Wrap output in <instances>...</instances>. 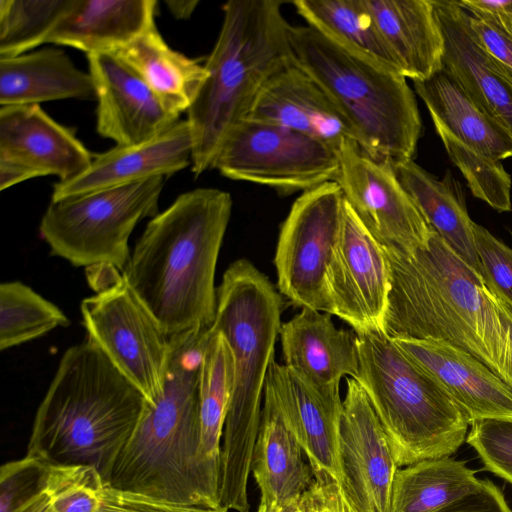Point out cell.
<instances>
[{
    "label": "cell",
    "mask_w": 512,
    "mask_h": 512,
    "mask_svg": "<svg viewBox=\"0 0 512 512\" xmlns=\"http://www.w3.org/2000/svg\"><path fill=\"white\" fill-rule=\"evenodd\" d=\"M390 291L384 332L392 339L448 343L512 387V308L431 227L426 246L386 250Z\"/></svg>",
    "instance_id": "1"
},
{
    "label": "cell",
    "mask_w": 512,
    "mask_h": 512,
    "mask_svg": "<svg viewBox=\"0 0 512 512\" xmlns=\"http://www.w3.org/2000/svg\"><path fill=\"white\" fill-rule=\"evenodd\" d=\"M231 195L197 188L146 225L122 272L170 338L209 330L217 309L215 271Z\"/></svg>",
    "instance_id": "2"
},
{
    "label": "cell",
    "mask_w": 512,
    "mask_h": 512,
    "mask_svg": "<svg viewBox=\"0 0 512 512\" xmlns=\"http://www.w3.org/2000/svg\"><path fill=\"white\" fill-rule=\"evenodd\" d=\"M146 406L140 390L86 339L63 353L27 454L49 466L92 467L106 485Z\"/></svg>",
    "instance_id": "3"
},
{
    "label": "cell",
    "mask_w": 512,
    "mask_h": 512,
    "mask_svg": "<svg viewBox=\"0 0 512 512\" xmlns=\"http://www.w3.org/2000/svg\"><path fill=\"white\" fill-rule=\"evenodd\" d=\"M282 299L271 281L247 259L232 262L217 287L213 330L233 358V389L221 447L220 506L250 512L248 479L258 436L263 395L280 333Z\"/></svg>",
    "instance_id": "4"
},
{
    "label": "cell",
    "mask_w": 512,
    "mask_h": 512,
    "mask_svg": "<svg viewBox=\"0 0 512 512\" xmlns=\"http://www.w3.org/2000/svg\"><path fill=\"white\" fill-rule=\"evenodd\" d=\"M209 330L171 338L163 392L153 404L147 402L105 486L169 502L220 506L199 464L198 385Z\"/></svg>",
    "instance_id": "5"
},
{
    "label": "cell",
    "mask_w": 512,
    "mask_h": 512,
    "mask_svg": "<svg viewBox=\"0 0 512 512\" xmlns=\"http://www.w3.org/2000/svg\"><path fill=\"white\" fill-rule=\"evenodd\" d=\"M279 0H230L204 66L207 78L187 111L195 177L212 169L219 150L244 120L266 82L292 63Z\"/></svg>",
    "instance_id": "6"
},
{
    "label": "cell",
    "mask_w": 512,
    "mask_h": 512,
    "mask_svg": "<svg viewBox=\"0 0 512 512\" xmlns=\"http://www.w3.org/2000/svg\"><path fill=\"white\" fill-rule=\"evenodd\" d=\"M289 43L292 63L340 107L367 154L378 160L414 158L423 125L404 76L345 51L308 25H291Z\"/></svg>",
    "instance_id": "7"
},
{
    "label": "cell",
    "mask_w": 512,
    "mask_h": 512,
    "mask_svg": "<svg viewBox=\"0 0 512 512\" xmlns=\"http://www.w3.org/2000/svg\"><path fill=\"white\" fill-rule=\"evenodd\" d=\"M359 374L398 467L449 457L469 422L450 396L383 331L356 332Z\"/></svg>",
    "instance_id": "8"
},
{
    "label": "cell",
    "mask_w": 512,
    "mask_h": 512,
    "mask_svg": "<svg viewBox=\"0 0 512 512\" xmlns=\"http://www.w3.org/2000/svg\"><path fill=\"white\" fill-rule=\"evenodd\" d=\"M164 177L50 202L39 232L50 254L75 267L110 265L121 272L136 225L158 214Z\"/></svg>",
    "instance_id": "9"
},
{
    "label": "cell",
    "mask_w": 512,
    "mask_h": 512,
    "mask_svg": "<svg viewBox=\"0 0 512 512\" xmlns=\"http://www.w3.org/2000/svg\"><path fill=\"white\" fill-rule=\"evenodd\" d=\"M80 305L87 339L153 404L162 394L172 339L121 271Z\"/></svg>",
    "instance_id": "10"
},
{
    "label": "cell",
    "mask_w": 512,
    "mask_h": 512,
    "mask_svg": "<svg viewBox=\"0 0 512 512\" xmlns=\"http://www.w3.org/2000/svg\"><path fill=\"white\" fill-rule=\"evenodd\" d=\"M338 148L296 130L245 118L223 142L212 169L283 194L335 181Z\"/></svg>",
    "instance_id": "11"
},
{
    "label": "cell",
    "mask_w": 512,
    "mask_h": 512,
    "mask_svg": "<svg viewBox=\"0 0 512 512\" xmlns=\"http://www.w3.org/2000/svg\"><path fill=\"white\" fill-rule=\"evenodd\" d=\"M344 196L337 182L319 185L294 201L274 258L277 287L292 304L332 315L327 276L342 227Z\"/></svg>",
    "instance_id": "12"
},
{
    "label": "cell",
    "mask_w": 512,
    "mask_h": 512,
    "mask_svg": "<svg viewBox=\"0 0 512 512\" xmlns=\"http://www.w3.org/2000/svg\"><path fill=\"white\" fill-rule=\"evenodd\" d=\"M335 182L359 220L386 250L409 254L426 246L431 227L399 182L390 159H374L357 142L338 149Z\"/></svg>",
    "instance_id": "13"
},
{
    "label": "cell",
    "mask_w": 512,
    "mask_h": 512,
    "mask_svg": "<svg viewBox=\"0 0 512 512\" xmlns=\"http://www.w3.org/2000/svg\"><path fill=\"white\" fill-rule=\"evenodd\" d=\"M332 314L355 332L383 331L390 291L385 249L344 199L342 227L327 276Z\"/></svg>",
    "instance_id": "14"
},
{
    "label": "cell",
    "mask_w": 512,
    "mask_h": 512,
    "mask_svg": "<svg viewBox=\"0 0 512 512\" xmlns=\"http://www.w3.org/2000/svg\"><path fill=\"white\" fill-rule=\"evenodd\" d=\"M94 155L40 105L0 107V190L31 178L70 180Z\"/></svg>",
    "instance_id": "15"
},
{
    "label": "cell",
    "mask_w": 512,
    "mask_h": 512,
    "mask_svg": "<svg viewBox=\"0 0 512 512\" xmlns=\"http://www.w3.org/2000/svg\"><path fill=\"white\" fill-rule=\"evenodd\" d=\"M346 388L340 421L341 485L358 512H391L399 467L363 387L349 378Z\"/></svg>",
    "instance_id": "16"
},
{
    "label": "cell",
    "mask_w": 512,
    "mask_h": 512,
    "mask_svg": "<svg viewBox=\"0 0 512 512\" xmlns=\"http://www.w3.org/2000/svg\"><path fill=\"white\" fill-rule=\"evenodd\" d=\"M96 109V130L116 145L157 137L179 121L145 81L112 53L87 55Z\"/></svg>",
    "instance_id": "17"
},
{
    "label": "cell",
    "mask_w": 512,
    "mask_h": 512,
    "mask_svg": "<svg viewBox=\"0 0 512 512\" xmlns=\"http://www.w3.org/2000/svg\"><path fill=\"white\" fill-rule=\"evenodd\" d=\"M192 136L187 120L148 141L115 147L94 155L76 177L53 186L52 201L165 177L191 165Z\"/></svg>",
    "instance_id": "18"
},
{
    "label": "cell",
    "mask_w": 512,
    "mask_h": 512,
    "mask_svg": "<svg viewBox=\"0 0 512 512\" xmlns=\"http://www.w3.org/2000/svg\"><path fill=\"white\" fill-rule=\"evenodd\" d=\"M266 382L313 471H326L340 484V421L343 400L339 388L320 389L272 360Z\"/></svg>",
    "instance_id": "19"
},
{
    "label": "cell",
    "mask_w": 512,
    "mask_h": 512,
    "mask_svg": "<svg viewBox=\"0 0 512 512\" xmlns=\"http://www.w3.org/2000/svg\"><path fill=\"white\" fill-rule=\"evenodd\" d=\"M393 340L450 396L470 425L512 419V387L468 352L438 341Z\"/></svg>",
    "instance_id": "20"
},
{
    "label": "cell",
    "mask_w": 512,
    "mask_h": 512,
    "mask_svg": "<svg viewBox=\"0 0 512 512\" xmlns=\"http://www.w3.org/2000/svg\"><path fill=\"white\" fill-rule=\"evenodd\" d=\"M246 118L296 130L338 149L346 139L358 143V134L340 107L293 63L266 82Z\"/></svg>",
    "instance_id": "21"
},
{
    "label": "cell",
    "mask_w": 512,
    "mask_h": 512,
    "mask_svg": "<svg viewBox=\"0 0 512 512\" xmlns=\"http://www.w3.org/2000/svg\"><path fill=\"white\" fill-rule=\"evenodd\" d=\"M444 36V68L512 138V83L496 66L456 0H432Z\"/></svg>",
    "instance_id": "22"
},
{
    "label": "cell",
    "mask_w": 512,
    "mask_h": 512,
    "mask_svg": "<svg viewBox=\"0 0 512 512\" xmlns=\"http://www.w3.org/2000/svg\"><path fill=\"white\" fill-rule=\"evenodd\" d=\"M279 335L284 365L308 384L332 389L344 376L358 377V335L337 328L331 314L302 308L281 325Z\"/></svg>",
    "instance_id": "23"
},
{
    "label": "cell",
    "mask_w": 512,
    "mask_h": 512,
    "mask_svg": "<svg viewBox=\"0 0 512 512\" xmlns=\"http://www.w3.org/2000/svg\"><path fill=\"white\" fill-rule=\"evenodd\" d=\"M251 472L261 502L283 509L299 500L314 480L304 450L290 430L266 382Z\"/></svg>",
    "instance_id": "24"
},
{
    "label": "cell",
    "mask_w": 512,
    "mask_h": 512,
    "mask_svg": "<svg viewBox=\"0 0 512 512\" xmlns=\"http://www.w3.org/2000/svg\"><path fill=\"white\" fill-rule=\"evenodd\" d=\"M155 0H72L47 43L113 53L155 25Z\"/></svg>",
    "instance_id": "25"
},
{
    "label": "cell",
    "mask_w": 512,
    "mask_h": 512,
    "mask_svg": "<svg viewBox=\"0 0 512 512\" xmlns=\"http://www.w3.org/2000/svg\"><path fill=\"white\" fill-rule=\"evenodd\" d=\"M402 75L422 81L444 68V36L432 0H367Z\"/></svg>",
    "instance_id": "26"
},
{
    "label": "cell",
    "mask_w": 512,
    "mask_h": 512,
    "mask_svg": "<svg viewBox=\"0 0 512 512\" xmlns=\"http://www.w3.org/2000/svg\"><path fill=\"white\" fill-rule=\"evenodd\" d=\"M60 99H95L89 72L59 48L0 58V106L39 105Z\"/></svg>",
    "instance_id": "27"
},
{
    "label": "cell",
    "mask_w": 512,
    "mask_h": 512,
    "mask_svg": "<svg viewBox=\"0 0 512 512\" xmlns=\"http://www.w3.org/2000/svg\"><path fill=\"white\" fill-rule=\"evenodd\" d=\"M391 161L399 182L428 225L457 256L481 274L472 228L474 221L468 215L461 186L452 173L446 171L439 179L413 159Z\"/></svg>",
    "instance_id": "28"
},
{
    "label": "cell",
    "mask_w": 512,
    "mask_h": 512,
    "mask_svg": "<svg viewBox=\"0 0 512 512\" xmlns=\"http://www.w3.org/2000/svg\"><path fill=\"white\" fill-rule=\"evenodd\" d=\"M413 86L435 128L491 159L512 157V138L480 109L448 70L443 68L426 80L413 81Z\"/></svg>",
    "instance_id": "29"
},
{
    "label": "cell",
    "mask_w": 512,
    "mask_h": 512,
    "mask_svg": "<svg viewBox=\"0 0 512 512\" xmlns=\"http://www.w3.org/2000/svg\"><path fill=\"white\" fill-rule=\"evenodd\" d=\"M233 378L230 347L225 337L211 328L203 348L199 372V464L210 491L218 500L220 441L232 395Z\"/></svg>",
    "instance_id": "30"
},
{
    "label": "cell",
    "mask_w": 512,
    "mask_h": 512,
    "mask_svg": "<svg viewBox=\"0 0 512 512\" xmlns=\"http://www.w3.org/2000/svg\"><path fill=\"white\" fill-rule=\"evenodd\" d=\"M112 54L178 114L188 111L208 75L204 64L172 49L155 25Z\"/></svg>",
    "instance_id": "31"
},
{
    "label": "cell",
    "mask_w": 512,
    "mask_h": 512,
    "mask_svg": "<svg viewBox=\"0 0 512 512\" xmlns=\"http://www.w3.org/2000/svg\"><path fill=\"white\" fill-rule=\"evenodd\" d=\"M292 4L308 26L338 47L381 69L402 75L367 0H296Z\"/></svg>",
    "instance_id": "32"
},
{
    "label": "cell",
    "mask_w": 512,
    "mask_h": 512,
    "mask_svg": "<svg viewBox=\"0 0 512 512\" xmlns=\"http://www.w3.org/2000/svg\"><path fill=\"white\" fill-rule=\"evenodd\" d=\"M483 480L450 457L425 459L398 469L391 512H436L478 490Z\"/></svg>",
    "instance_id": "33"
},
{
    "label": "cell",
    "mask_w": 512,
    "mask_h": 512,
    "mask_svg": "<svg viewBox=\"0 0 512 512\" xmlns=\"http://www.w3.org/2000/svg\"><path fill=\"white\" fill-rule=\"evenodd\" d=\"M70 324L52 302L20 281L0 284V350L39 338Z\"/></svg>",
    "instance_id": "34"
},
{
    "label": "cell",
    "mask_w": 512,
    "mask_h": 512,
    "mask_svg": "<svg viewBox=\"0 0 512 512\" xmlns=\"http://www.w3.org/2000/svg\"><path fill=\"white\" fill-rule=\"evenodd\" d=\"M72 0H0V58L47 43Z\"/></svg>",
    "instance_id": "35"
},
{
    "label": "cell",
    "mask_w": 512,
    "mask_h": 512,
    "mask_svg": "<svg viewBox=\"0 0 512 512\" xmlns=\"http://www.w3.org/2000/svg\"><path fill=\"white\" fill-rule=\"evenodd\" d=\"M104 482L86 466H49L41 490L18 512H98Z\"/></svg>",
    "instance_id": "36"
},
{
    "label": "cell",
    "mask_w": 512,
    "mask_h": 512,
    "mask_svg": "<svg viewBox=\"0 0 512 512\" xmlns=\"http://www.w3.org/2000/svg\"><path fill=\"white\" fill-rule=\"evenodd\" d=\"M435 130L473 196L498 212L511 211L512 178L502 162L473 151L443 129Z\"/></svg>",
    "instance_id": "37"
},
{
    "label": "cell",
    "mask_w": 512,
    "mask_h": 512,
    "mask_svg": "<svg viewBox=\"0 0 512 512\" xmlns=\"http://www.w3.org/2000/svg\"><path fill=\"white\" fill-rule=\"evenodd\" d=\"M466 442L484 468L512 484V419H485L471 424Z\"/></svg>",
    "instance_id": "38"
},
{
    "label": "cell",
    "mask_w": 512,
    "mask_h": 512,
    "mask_svg": "<svg viewBox=\"0 0 512 512\" xmlns=\"http://www.w3.org/2000/svg\"><path fill=\"white\" fill-rule=\"evenodd\" d=\"M49 465L26 454L0 469V512H18L41 490Z\"/></svg>",
    "instance_id": "39"
},
{
    "label": "cell",
    "mask_w": 512,
    "mask_h": 512,
    "mask_svg": "<svg viewBox=\"0 0 512 512\" xmlns=\"http://www.w3.org/2000/svg\"><path fill=\"white\" fill-rule=\"evenodd\" d=\"M481 274L489 289L512 308V248L473 222Z\"/></svg>",
    "instance_id": "40"
},
{
    "label": "cell",
    "mask_w": 512,
    "mask_h": 512,
    "mask_svg": "<svg viewBox=\"0 0 512 512\" xmlns=\"http://www.w3.org/2000/svg\"><path fill=\"white\" fill-rule=\"evenodd\" d=\"M98 512H228V509L158 500L104 486Z\"/></svg>",
    "instance_id": "41"
},
{
    "label": "cell",
    "mask_w": 512,
    "mask_h": 512,
    "mask_svg": "<svg viewBox=\"0 0 512 512\" xmlns=\"http://www.w3.org/2000/svg\"><path fill=\"white\" fill-rule=\"evenodd\" d=\"M314 480L299 498L304 512H358L342 485L326 471H313Z\"/></svg>",
    "instance_id": "42"
},
{
    "label": "cell",
    "mask_w": 512,
    "mask_h": 512,
    "mask_svg": "<svg viewBox=\"0 0 512 512\" xmlns=\"http://www.w3.org/2000/svg\"><path fill=\"white\" fill-rule=\"evenodd\" d=\"M436 512H512L502 491L491 481Z\"/></svg>",
    "instance_id": "43"
},
{
    "label": "cell",
    "mask_w": 512,
    "mask_h": 512,
    "mask_svg": "<svg viewBox=\"0 0 512 512\" xmlns=\"http://www.w3.org/2000/svg\"><path fill=\"white\" fill-rule=\"evenodd\" d=\"M470 26L496 66L512 83V41L471 15Z\"/></svg>",
    "instance_id": "44"
},
{
    "label": "cell",
    "mask_w": 512,
    "mask_h": 512,
    "mask_svg": "<svg viewBox=\"0 0 512 512\" xmlns=\"http://www.w3.org/2000/svg\"><path fill=\"white\" fill-rule=\"evenodd\" d=\"M458 4L512 41V0H461Z\"/></svg>",
    "instance_id": "45"
},
{
    "label": "cell",
    "mask_w": 512,
    "mask_h": 512,
    "mask_svg": "<svg viewBox=\"0 0 512 512\" xmlns=\"http://www.w3.org/2000/svg\"><path fill=\"white\" fill-rule=\"evenodd\" d=\"M168 10L176 19H189L199 4L198 0H167Z\"/></svg>",
    "instance_id": "46"
},
{
    "label": "cell",
    "mask_w": 512,
    "mask_h": 512,
    "mask_svg": "<svg viewBox=\"0 0 512 512\" xmlns=\"http://www.w3.org/2000/svg\"><path fill=\"white\" fill-rule=\"evenodd\" d=\"M280 509L274 505H269L260 501L257 512H279Z\"/></svg>",
    "instance_id": "47"
},
{
    "label": "cell",
    "mask_w": 512,
    "mask_h": 512,
    "mask_svg": "<svg viewBox=\"0 0 512 512\" xmlns=\"http://www.w3.org/2000/svg\"><path fill=\"white\" fill-rule=\"evenodd\" d=\"M279 512H304L302 507L299 504V500L283 509H280Z\"/></svg>",
    "instance_id": "48"
}]
</instances>
